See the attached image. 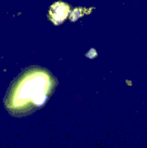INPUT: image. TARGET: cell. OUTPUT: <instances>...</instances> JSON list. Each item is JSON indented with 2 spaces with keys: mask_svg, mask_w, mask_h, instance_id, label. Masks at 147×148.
I'll use <instances>...</instances> for the list:
<instances>
[{
  "mask_svg": "<svg viewBox=\"0 0 147 148\" xmlns=\"http://www.w3.org/2000/svg\"><path fill=\"white\" fill-rule=\"evenodd\" d=\"M57 79L47 69L38 66L26 68L10 85L4 99L11 115H30L46 103L57 86Z\"/></svg>",
  "mask_w": 147,
  "mask_h": 148,
  "instance_id": "6da1fadb",
  "label": "cell"
}]
</instances>
